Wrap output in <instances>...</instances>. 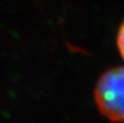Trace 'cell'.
<instances>
[{
  "label": "cell",
  "instance_id": "obj_1",
  "mask_svg": "<svg viewBox=\"0 0 124 123\" xmlns=\"http://www.w3.org/2000/svg\"><path fill=\"white\" fill-rule=\"evenodd\" d=\"M94 96L103 117L112 122L124 123V67L106 71L97 82Z\"/></svg>",
  "mask_w": 124,
  "mask_h": 123
},
{
  "label": "cell",
  "instance_id": "obj_2",
  "mask_svg": "<svg viewBox=\"0 0 124 123\" xmlns=\"http://www.w3.org/2000/svg\"><path fill=\"white\" fill-rule=\"evenodd\" d=\"M116 44H118L120 54L122 56V58L124 60V22L121 24L120 28H119L118 36H116Z\"/></svg>",
  "mask_w": 124,
  "mask_h": 123
}]
</instances>
